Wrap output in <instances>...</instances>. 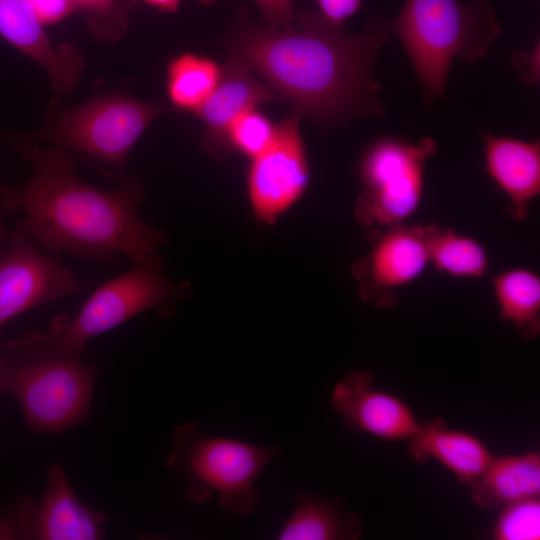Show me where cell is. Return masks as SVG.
I'll use <instances>...</instances> for the list:
<instances>
[{
	"instance_id": "1",
	"label": "cell",
	"mask_w": 540,
	"mask_h": 540,
	"mask_svg": "<svg viewBox=\"0 0 540 540\" xmlns=\"http://www.w3.org/2000/svg\"><path fill=\"white\" fill-rule=\"evenodd\" d=\"M295 22L289 27L259 26L242 10L220 44L229 59L321 128L383 116L382 86L373 68L388 40L390 20L375 15L353 35L319 13L300 11Z\"/></svg>"
},
{
	"instance_id": "2",
	"label": "cell",
	"mask_w": 540,
	"mask_h": 540,
	"mask_svg": "<svg viewBox=\"0 0 540 540\" xmlns=\"http://www.w3.org/2000/svg\"><path fill=\"white\" fill-rule=\"evenodd\" d=\"M12 146L31 168L25 185H0V207L23 214L11 234L38 247L99 263L126 257L133 266L162 270L159 248L166 237L140 216V180L125 176L114 189L90 186L74 172V156L27 142Z\"/></svg>"
},
{
	"instance_id": "3",
	"label": "cell",
	"mask_w": 540,
	"mask_h": 540,
	"mask_svg": "<svg viewBox=\"0 0 540 540\" xmlns=\"http://www.w3.org/2000/svg\"><path fill=\"white\" fill-rule=\"evenodd\" d=\"M390 26L429 103L445 93L455 59H481L502 33L487 0H406Z\"/></svg>"
},
{
	"instance_id": "4",
	"label": "cell",
	"mask_w": 540,
	"mask_h": 540,
	"mask_svg": "<svg viewBox=\"0 0 540 540\" xmlns=\"http://www.w3.org/2000/svg\"><path fill=\"white\" fill-rule=\"evenodd\" d=\"M1 351L4 392L16 398L28 429L61 435L87 420L97 376L94 364L44 348L31 332L5 343Z\"/></svg>"
},
{
	"instance_id": "5",
	"label": "cell",
	"mask_w": 540,
	"mask_h": 540,
	"mask_svg": "<svg viewBox=\"0 0 540 540\" xmlns=\"http://www.w3.org/2000/svg\"><path fill=\"white\" fill-rule=\"evenodd\" d=\"M279 452L278 447L205 436L199 423L188 422L175 428L166 466L186 476L188 500L206 504L216 492L227 513L243 517L260 503L256 481Z\"/></svg>"
},
{
	"instance_id": "6",
	"label": "cell",
	"mask_w": 540,
	"mask_h": 540,
	"mask_svg": "<svg viewBox=\"0 0 540 540\" xmlns=\"http://www.w3.org/2000/svg\"><path fill=\"white\" fill-rule=\"evenodd\" d=\"M166 111L170 108L163 100L145 102L123 93H110L68 108L37 134L9 136L8 140L50 142L121 181L132 148Z\"/></svg>"
},
{
	"instance_id": "7",
	"label": "cell",
	"mask_w": 540,
	"mask_h": 540,
	"mask_svg": "<svg viewBox=\"0 0 540 540\" xmlns=\"http://www.w3.org/2000/svg\"><path fill=\"white\" fill-rule=\"evenodd\" d=\"M161 271L134 266L98 287L74 317L59 314L46 332H32L33 337L46 349L82 357L90 339L145 311H165L179 297L181 286L171 283Z\"/></svg>"
},
{
	"instance_id": "8",
	"label": "cell",
	"mask_w": 540,
	"mask_h": 540,
	"mask_svg": "<svg viewBox=\"0 0 540 540\" xmlns=\"http://www.w3.org/2000/svg\"><path fill=\"white\" fill-rule=\"evenodd\" d=\"M437 152L438 145L429 136L417 143L394 136L371 142L358 166L362 186L355 206L358 221L377 229L407 223L422 203L425 166Z\"/></svg>"
},
{
	"instance_id": "9",
	"label": "cell",
	"mask_w": 540,
	"mask_h": 540,
	"mask_svg": "<svg viewBox=\"0 0 540 540\" xmlns=\"http://www.w3.org/2000/svg\"><path fill=\"white\" fill-rule=\"evenodd\" d=\"M301 116L293 112L276 124L273 141L252 159L247 177L256 215L270 222L293 205L306 190L310 170L300 130Z\"/></svg>"
},
{
	"instance_id": "10",
	"label": "cell",
	"mask_w": 540,
	"mask_h": 540,
	"mask_svg": "<svg viewBox=\"0 0 540 540\" xmlns=\"http://www.w3.org/2000/svg\"><path fill=\"white\" fill-rule=\"evenodd\" d=\"M0 257V327L39 305L72 296L80 289L76 275L56 257L44 255L29 239L10 234Z\"/></svg>"
},
{
	"instance_id": "11",
	"label": "cell",
	"mask_w": 540,
	"mask_h": 540,
	"mask_svg": "<svg viewBox=\"0 0 540 540\" xmlns=\"http://www.w3.org/2000/svg\"><path fill=\"white\" fill-rule=\"evenodd\" d=\"M377 230L355 274L362 298L388 310L398 303L399 290L425 272L429 260L422 225L403 223Z\"/></svg>"
},
{
	"instance_id": "12",
	"label": "cell",
	"mask_w": 540,
	"mask_h": 540,
	"mask_svg": "<svg viewBox=\"0 0 540 540\" xmlns=\"http://www.w3.org/2000/svg\"><path fill=\"white\" fill-rule=\"evenodd\" d=\"M330 404L346 429L382 441H407L421 424L403 398L378 388L366 370H353L336 382Z\"/></svg>"
},
{
	"instance_id": "13",
	"label": "cell",
	"mask_w": 540,
	"mask_h": 540,
	"mask_svg": "<svg viewBox=\"0 0 540 540\" xmlns=\"http://www.w3.org/2000/svg\"><path fill=\"white\" fill-rule=\"evenodd\" d=\"M43 496L23 497L17 505L22 539L98 540L106 534L108 516L77 497L60 463L47 469Z\"/></svg>"
},
{
	"instance_id": "14",
	"label": "cell",
	"mask_w": 540,
	"mask_h": 540,
	"mask_svg": "<svg viewBox=\"0 0 540 540\" xmlns=\"http://www.w3.org/2000/svg\"><path fill=\"white\" fill-rule=\"evenodd\" d=\"M0 37L48 73L53 92L71 93L85 68L71 43L54 45L27 0H0Z\"/></svg>"
},
{
	"instance_id": "15",
	"label": "cell",
	"mask_w": 540,
	"mask_h": 540,
	"mask_svg": "<svg viewBox=\"0 0 540 540\" xmlns=\"http://www.w3.org/2000/svg\"><path fill=\"white\" fill-rule=\"evenodd\" d=\"M277 100L276 94L249 69L228 59L222 65L216 88L193 114L205 126L203 148L215 156H225L230 149L228 133L234 121L248 110Z\"/></svg>"
},
{
	"instance_id": "16",
	"label": "cell",
	"mask_w": 540,
	"mask_h": 540,
	"mask_svg": "<svg viewBox=\"0 0 540 540\" xmlns=\"http://www.w3.org/2000/svg\"><path fill=\"white\" fill-rule=\"evenodd\" d=\"M488 176L508 199L507 212L524 221L540 194V142L481 131Z\"/></svg>"
},
{
	"instance_id": "17",
	"label": "cell",
	"mask_w": 540,
	"mask_h": 540,
	"mask_svg": "<svg viewBox=\"0 0 540 540\" xmlns=\"http://www.w3.org/2000/svg\"><path fill=\"white\" fill-rule=\"evenodd\" d=\"M409 457L419 464L440 463L463 485L475 481L493 458L485 442L474 433L451 428L439 417L421 422L407 441Z\"/></svg>"
},
{
	"instance_id": "18",
	"label": "cell",
	"mask_w": 540,
	"mask_h": 540,
	"mask_svg": "<svg viewBox=\"0 0 540 540\" xmlns=\"http://www.w3.org/2000/svg\"><path fill=\"white\" fill-rule=\"evenodd\" d=\"M471 500L482 509L501 508L509 503L540 496V453L493 456L470 485Z\"/></svg>"
},
{
	"instance_id": "19",
	"label": "cell",
	"mask_w": 540,
	"mask_h": 540,
	"mask_svg": "<svg viewBox=\"0 0 540 540\" xmlns=\"http://www.w3.org/2000/svg\"><path fill=\"white\" fill-rule=\"evenodd\" d=\"M361 517L338 498L299 491L296 506L277 534L279 540H356L363 535Z\"/></svg>"
},
{
	"instance_id": "20",
	"label": "cell",
	"mask_w": 540,
	"mask_h": 540,
	"mask_svg": "<svg viewBox=\"0 0 540 540\" xmlns=\"http://www.w3.org/2000/svg\"><path fill=\"white\" fill-rule=\"evenodd\" d=\"M492 293L501 321L512 325L525 339L540 334V277L524 267L491 276Z\"/></svg>"
},
{
	"instance_id": "21",
	"label": "cell",
	"mask_w": 540,
	"mask_h": 540,
	"mask_svg": "<svg viewBox=\"0 0 540 540\" xmlns=\"http://www.w3.org/2000/svg\"><path fill=\"white\" fill-rule=\"evenodd\" d=\"M429 265L455 279H480L489 270V255L475 238L450 227L422 225Z\"/></svg>"
},
{
	"instance_id": "22",
	"label": "cell",
	"mask_w": 540,
	"mask_h": 540,
	"mask_svg": "<svg viewBox=\"0 0 540 540\" xmlns=\"http://www.w3.org/2000/svg\"><path fill=\"white\" fill-rule=\"evenodd\" d=\"M222 75V65L194 52L172 57L165 69L166 98L170 110L194 114L209 98Z\"/></svg>"
},
{
	"instance_id": "23",
	"label": "cell",
	"mask_w": 540,
	"mask_h": 540,
	"mask_svg": "<svg viewBox=\"0 0 540 540\" xmlns=\"http://www.w3.org/2000/svg\"><path fill=\"white\" fill-rule=\"evenodd\" d=\"M87 16L91 36L101 42H117L129 26L135 0H72Z\"/></svg>"
},
{
	"instance_id": "24",
	"label": "cell",
	"mask_w": 540,
	"mask_h": 540,
	"mask_svg": "<svg viewBox=\"0 0 540 540\" xmlns=\"http://www.w3.org/2000/svg\"><path fill=\"white\" fill-rule=\"evenodd\" d=\"M490 535L494 540H539L540 497L502 506Z\"/></svg>"
},
{
	"instance_id": "25",
	"label": "cell",
	"mask_w": 540,
	"mask_h": 540,
	"mask_svg": "<svg viewBox=\"0 0 540 540\" xmlns=\"http://www.w3.org/2000/svg\"><path fill=\"white\" fill-rule=\"evenodd\" d=\"M275 132L276 124L254 108L241 114L232 124L228 133L229 146L253 159L268 148Z\"/></svg>"
},
{
	"instance_id": "26",
	"label": "cell",
	"mask_w": 540,
	"mask_h": 540,
	"mask_svg": "<svg viewBox=\"0 0 540 540\" xmlns=\"http://www.w3.org/2000/svg\"><path fill=\"white\" fill-rule=\"evenodd\" d=\"M212 5L217 0H198ZM258 6L264 23L269 27H289L295 22L294 0H253Z\"/></svg>"
},
{
	"instance_id": "27",
	"label": "cell",
	"mask_w": 540,
	"mask_h": 540,
	"mask_svg": "<svg viewBox=\"0 0 540 540\" xmlns=\"http://www.w3.org/2000/svg\"><path fill=\"white\" fill-rule=\"evenodd\" d=\"M320 16L331 25L344 28L345 22L362 9V0H315Z\"/></svg>"
},
{
	"instance_id": "28",
	"label": "cell",
	"mask_w": 540,
	"mask_h": 540,
	"mask_svg": "<svg viewBox=\"0 0 540 540\" xmlns=\"http://www.w3.org/2000/svg\"><path fill=\"white\" fill-rule=\"evenodd\" d=\"M43 25H52L78 12L72 0H27Z\"/></svg>"
},
{
	"instance_id": "29",
	"label": "cell",
	"mask_w": 540,
	"mask_h": 540,
	"mask_svg": "<svg viewBox=\"0 0 540 540\" xmlns=\"http://www.w3.org/2000/svg\"><path fill=\"white\" fill-rule=\"evenodd\" d=\"M539 54V44L535 45L531 50L516 51L512 54L515 69L520 72L522 80L528 85L539 82Z\"/></svg>"
},
{
	"instance_id": "30",
	"label": "cell",
	"mask_w": 540,
	"mask_h": 540,
	"mask_svg": "<svg viewBox=\"0 0 540 540\" xmlns=\"http://www.w3.org/2000/svg\"><path fill=\"white\" fill-rule=\"evenodd\" d=\"M0 539H22L17 506L12 511L0 513Z\"/></svg>"
},
{
	"instance_id": "31",
	"label": "cell",
	"mask_w": 540,
	"mask_h": 540,
	"mask_svg": "<svg viewBox=\"0 0 540 540\" xmlns=\"http://www.w3.org/2000/svg\"><path fill=\"white\" fill-rule=\"evenodd\" d=\"M161 13H175L183 0H141Z\"/></svg>"
},
{
	"instance_id": "32",
	"label": "cell",
	"mask_w": 540,
	"mask_h": 540,
	"mask_svg": "<svg viewBox=\"0 0 540 540\" xmlns=\"http://www.w3.org/2000/svg\"><path fill=\"white\" fill-rule=\"evenodd\" d=\"M4 372H5V361H4L2 351L0 349V392H4V389H3Z\"/></svg>"
},
{
	"instance_id": "33",
	"label": "cell",
	"mask_w": 540,
	"mask_h": 540,
	"mask_svg": "<svg viewBox=\"0 0 540 540\" xmlns=\"http://www.w3.org/2000/svg\"><path fill=\"white\" fill-rule=\"evenodd\" d=\"M4 240H5V230H4V227H3V224H2V216H1V213H0V257L5 252V250H3V248H2Z\"/></svg>"
}]
</instances>
